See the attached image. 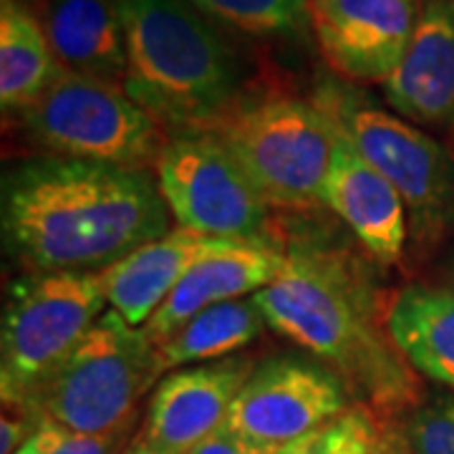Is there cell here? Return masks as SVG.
Here are the masks:
<instances>
[{
  "label": "cell",
  "mask_w": 454,
  "mask_h": 454,
  "mask_svg": "<svg viewBox=\"0 0 454 454\" xmlns=\"http://www.w3.org/2000/svg\"><path fill=\"white\" fill-rule=\"evenodd\" d=\"M387 454H409V450H406V444H404V437L391 439V444H389V450H387Z\"/></svg>",
  "instance_id": "29"
},
{
  "label": "cell",
  "mask_w": 454,
  "mask_h": 454,
  "mask_svg": "<svg viewBox=\"0 0 454 454\" xmlns=\"http://www.w3.org/2000/svg\"><path fill=\"white\" fill-rule=\"evenodd\" d=\"M104 306L109 303L98 273H26L16 280L0 328L3 402L31 404L43 381L106 313Z\"/></svg>",
  "instance_id": "8"
},
{
  "label": "cell",
  "mask_w": 454,
  "mask_h": 454,
  "mask_svg": "<svg viewBox=\"0 0 454 454\" xmlns=\"http://www.w3.org/2000/svg\"><path fill=\"white\" fill-rule=\"evenodd\" d=\"M255 301L273 331L333 369L372 411L417 406V372L394 346L387 309L351 253L310 240L283 245V268Z\"/></svg>",
  "instance_id": "2"
},
{
  "label": "cell",
  "mask_w": 454,
  "mask_h": 454,
  "mask_svg": "<svg viewBox=\"0 0 454 454\" xmlns=\"http://www.w3.org/2000/svg\"><path fill=\"white\" fill-rule=\"evenodd\" d=\"M381 91L414 127L454 137V0H424L411 46Z\"/></svg>",
  "instance_id": "14"
},
{
  "label": "cell",
  "mask_w": 454,
  "mask_h": 454,
  "mask_svg": "<svg viewBox=\"0 0 454 454\" xmlns=\"http://www.w3.org/2000/svg\"><path fill=\"white\" fill-rule=\"evenodd\" d=\"M316 434H318V432L306 434V437H301V439H293V442H288V444H278V447H273L268 454H306Z\"/></svg>",
  "instance_id": "27"
},
{
  "label": "cell",
  "mask_w": 454,
  "mask_h": 454,
  "mask_svg": "<svg viewBox=\"0 0 454 454\" xmlns=\"http://www.w3.org/2000/svg\"><path fill=\"white\" fill-rule=\"evenodd\" d=\"M310 31L346 83H381L404 61L422 0H309Z\"/></svg>",
  "instance_id": "11"
},
{
  "label": "cell",
  "mask_w": 454,
  "mask_h": 454,
  "mask_svg": "<svg viewBox=\"0 0 454 454\" xmlns=\"http://www.w3.org/2000/svg\"><path fill=\"white\" fill-rule=\"evenodd\" d=\"M280 268L283 245L276 240H215L142 328L154 346H162L197 313L268 288Z\"/></svg>",
  "instance_id": "13"
},
{
  "label": "cell",
  "mask_w": 454,
  "mask_h": 454,
  "mask_svg": "<svg viewBox=\"0 0 454 454\" xmlns=\"http://www.w3.org/2000/svg\"><path fill=\"white\" fill-rule=\"evenodd\" d=\"M28 8L64 71L124 89L129 59L116 0H35Z\"/></svg>",
  "instance_id": "16"
},
{
  "label": "cell",
  "mask_w": 454,
  "mask_h": 454,
  "mask_svg": "<svg viewBox=\"0 0 454 454\" xmlns=\"http://www.w3.org/2000/svg\"><path fill=\"white\" fill-rule=\"evenodd\" d=\"M387 328L414 372L454 391V291L406 286L387 306Z\"/></svg>",
  "instance_id": "18"
},
{
  "label": "cell",
  "mask_w": 454,
  "mask_h": 454,
  "mask_svg": "<svg viewBox=\"0 0 454 454\" xmlns=\"http://www.w3.org/2000/svg\"><path fill=\"white\" fill-rule=\"evenodd\" d=\"M41 154L152 172L167 131L116 83L61 71L51 89L13 116Z\"/></svg>",
  "instance_id": "7"
},
{
  "label": "cell",
  "mask_w": 454,
  "mask_h": 454,
  "mask_svg": "<svg viewBox=\"0 0 454 454\" xmlns=\"http://www.w3.org/2000/svg\"><path fill=\"white\" fill-rule=\"evenodd\" d=\"M205 18L255 38H293L310 31L309 0H187Z\"/></svg>",
  "instance_id": "21"
},
{
  "label": "cell",
  "mask_w": 454,
  "mask_h": 454,
  "mask_svg": "<svg viewBox=\"0 0 454 454\" xmlns=\"http://www.w3.org/2000/svg\"><path fill=\"white\" fill-rule=\"evenodd\" d=\"M5 253L26 273H101L172 230L152 172L35 154L3 172Z\"/></svg>",
  "instance_id": "1"
},
{
  "label": "cell",
  "mask_w": 454,
  "mask_h": 454,
  "mask_svg": "<svg viewBox=\"0 0 454 454\" xmlns=\"http://www.w3.org/2000/svg\"><path fill=\"white\" fill-rule=\"evenodd\" d=\"M210 134L243 164L270 207H324L333 127L313 101L276 91L245 94Z\"/></svg>",
  "instance_id": "5"
},
{
  "label": "cell",
  "mask_w": 454,
  "mask_h": 454,
  "mask_svg": "<svg viewBox=\"0 0 454 454\" xmlns=\"http://www.w3.org/2000/svg\"><path fill=\"white\" fill-rule=\"evenodd\" d=\"M154 179L177 227L220 240H273L268 200L210 131L167 137Z\"/></svg>",
  "instance_id": "9"
},
{
  "label": "cell",
  "mask_w": 454,
  "mask_h": 454,
  "mask_svg": "<svg viewBox=\"0 0 454 454\" xmlns=\"http://www.w3.org/2000/svg\"><path fill=\"white\" fill-rule=\"evenodd\" d=\"M160 376V354L145 328L106 310L35 391L31 404L68 432H112L139 422V404Z\"/></svg>",
  "instance_id": "6"
},
{
  "label": "cell",
  "mask_w": 454,
  "mask_h": 454,
  "mask_svg": "<svg viewBox=\"0 0 454 454\" xmlns=\"http://www.w3.org/2000/svg\"><path fill=\"white\" fill-rule=\"evenodd\" d=\"M313 104L399 192L409 245L432 250L454 235V157L437 137L379 106L351 83L324 82Z\"/></svg>",
  "instance_id": "4"
},
{
  "label": "cell",
  "mask_w": 454,
  "mask_h": 454,
  "mask_svg": "<svg viewBox=\"0 0 454 454\" xmlns=\"http://www.w3.org/2000/svg\"><path fill=\"white\" fill-rule=\"evenodd\" d=\"M215 240L220 238L172 227L162 238L137 247L127 258L116 260L98 273L106 303L127 324L142 328Z\"/></svg>",
  "instance_id": "17"
},
{
  "label": "cell",
  "mask_w": 454,
  "mask_h": 454,
  "mask_svg": "<svg viewBox=\"0 0 454 454\" xmlns=\"http://www.w3.org/2000/svg\"><path fill=\"white\" fill-rule=\"evenodd\" d=\"M391 434L384 432L376 411L356 404L318 429L306 454H387Z\"/></svg>",
  "instance_id": "22"
},
{
  "label": "cell",
  "mask_w": 454,
  "mask_h": 454,
  "mask_svg": "<svg viewBox=\"0 0 454 454\" xmlns=\"http://www.w3.org/2000/svg\"><path fill=\"white\" fill-rule=\"evenodd\" d=\"M8 3H23V5H31L35 0H8Z\"/></svg>",
  "instance_id": "30"
},
{
  "label": "cell",
  "mask_w": 454,
  "mask_h": 454,
  "mask_svg": "<svg viewBox=\"0 0 454 454\" xmlns=\"http://www.w3.org/2000/svg\"><path fill=\"white\" fill-rule=\"evenodd\" d=\"M402 437L409 454H454V396L417 406Z\"/></svg>",
  "instance_id": "23"
},
{
  "label": "cell",
  "mask_w": 454,
  "mask_h": 454,
  "mask_svg": "<svg viewBox=\"0 0 454 454\" xmlns=\"http://www.w3.org/2000/svg\"><path fill=\"white\" fill-rule=\"evenodd\" d=\"M137 422L124 424L112 432L98 434H83V432H68L64 427L46 419V437L49 447L46 454H124L131 444Z\"/></svg>",
  "instance_id": "24"
},
{
  "label": "cell",
  "mask_w": 454,
  "mask_h": 454,
  "mask_svg": "<svg viewBox=\"0 0 454 454\" xmlns=\"http://www.w3.org/2000/svg\"><path fill=\"white\" fill-rule=\"evenodd\" d=\"M127 35L124 91L162 127L210 131L240 98L243 66L187 0H116Z\"/></svg>",
  "instance_id": "3"
},
{
  "label": "cell",
  "mask_w": 454,
  "mask_h": 454,
  "mask_svg": "<svg viewBox=\"0 0 454 454\" xmlns=\"http://www.w3.org/2000/svg\"><path fill=\"white\" fill-rule=\"evenodd\" d=\"M265 328L270 325L265 321L255 295L212 306L197 313L162 346H157L162 373L235 356V351L260 339Z\"/></svg>",
  "instance_id": "20"
},
{
  "label": "cell",
  "mask_w": 454,
  "mask_h": 454,
  "mask_svg": "<svg viewBox=\"0 0 454 454\" xmlns=\"http://www.w3.org/2000/svg\"><path fill=\"white\" fill-rule=\"evenodd\" d=\"M331 121V119H328ZM333 157L325 179L324 207L336 212L356 235L364 253L381 265H396L409 247V217L399 192L366 162L331 121Z\"/></svg>",
  "instance_id": "15"
},
{
  "label": "cell",
  "mask_w": 454,
  "mask_h": 454,
  "mask_svg": "<svg viewBox=\"0 0 454 454\" xmlns=\"http://www.w3.org/2000/svg\"><path fill=\"white\" fill-rule=\"evenodd\" d=\"M258 364L250 356L184 366L154 387L139 434L167 452L187 454L227 422L238 394Z\"/></svg>",
  "instance_id": "12"
},
{
  "label": "cell",
  "mask_w": 454,
  "mask_h": 454,
  "mask_svg": "<svg viewBox=\"0 0 454 454\" xmlns=\"http://www.w3.org/2000/svg\"><path fill=\"white\" fill-rule=\"evenodd\" d=\"M64 68L59 66L38 18L23 3L0 5V104L18 116L51 89Z\"/></svg>",
  "instance_id": "19"
},
{
  "label": "cell",
  "mask_w": 454,
  "mask_h": 454,
  "mask_svg": "<svg viewBox=\"0 0 454 454\" xmlns=\"http://www.w3.org/2000/svg\"><path fill=\"white\" fill-rule=\"evenodd\" d=\"M46 447H49V437H46V419H43V424L38 427V432L16 454H46Z\"/></svg>",
  "instance_id": "26"
},
{
  "label": "cell",
  "mask_w": 454,
  "mask_h": 454,
  "mask_svg": "<svg viewBox=\"0 0 454 454\" xmlns=\"http://www.w3.org/2000/svg\"><path fill=\"white\" fill-rule=\"evenodd\" d=\"M124 454H175V452H167V450H162V447L152 444L149 439H145L139 432H137V437L131 439V444L127 447V452Z\"/></svg>",
  "instance_id": "28"
},
{
  "label": "cell",
  "mask_w": 454,
  "mask_h": 454,
  "mask_svg": "<svg viewBox=\"0 0 454 454\" xmlns=\"http://www.w3.org/2000/svg\"><path fill=\"white\" fill-rule=\"evenodd\" d=\"M273 447H262L253 439L238 434L235 429H230L227 424H223L217 432H212L210 437L202 439L195 450H190L187 454H268Z\"/></svg>",
  "instance_id": "25"
},
{
  "label": "cell",
  "mask_w": 454,
  "mask_h": 454,
  "mask_svg": "<svg viewBox=\"0 0 454 454\" xmlns=\"http://www.w3.org/2000/svg\"><path fill=\"white\" fill-rule=\"evenodd\" d=\"M351 399L343 379L318 358L286 354L253 369L225 424L262 447H278L324 429L356 406Z\"/></svg>",
  "instance_id": "10"
}]
</instances>
